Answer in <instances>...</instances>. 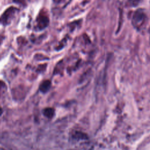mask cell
I'll list each match as a JSON object with an SVG mask.
<instances>
[{
	"label": "cell",
	"instance_id": "cell-1",
	"mask_svg": "<svg viewBox=\"0 0 150 150\" xmlns=\"http://www.w3.org/2000/svg\"><path fill=\"white\" fill-rule=\"evenodd\" d=\"M16 10H17L16 8H15L13 6L9 8L2 15L0 21L3 23H6L8 21H9V20L14 15Z\"/></svg>",
	"mask_w": 150,
	"mask_h": 150
},
{
	"label": "cell",
	"instance_id": "cell-2",
	"mask_svg": "<svg viewBox=\"0 0 150 150\" xmlns=\"http://www.w3.org/2000/svg\"><path fill=\"white\" fill-rule=\"evenodd\" d=\"M145 18V15L143 12L141 11H137L133 17V22L136 24V25H138L139 24L142 23L143 21L144 20Z\"/></svg>",
	"mask_w": 150,
	"mask_h": 150
},
{
	"label": "cell",
	"instance_id": "cell-3",
	"mask_svg": "<svg viewBox=\"0 0 150 150\" xmlns=\"http://www.w3.org/2000/svg\"><path fill=\"white\" fill-rule=\"evenodd\" d=\"M48 23V18L46 16H40L38 19V25L40 27H45Z\"/></svg>",
	"mask_w": 150,
	"mask_h": 150
},
{
	"label": "cell",
	"instance_id": "cell-4",
	"mask_svg": "<svg viewBox=\"0 0 150 150\" xmlns=\"http://www.w3.org/2000/svg\"><path fill=\"white\" fill-rule=\"evenodd\" d=\"M141 0H131L130 1V4L131 5H138L139 2Z\"/></svg>",
	"mask_w": 150,
	"mask_h": 150
},
{
	"label": "cell",
	"instance_id": "cell-5",
	"mask_svg": "<svg viewBox=\"0 0 150 150\" xmlns=\"http://www.w3.org/2000/svg\"><path fill=\"white\" fill-rule=\"evenodd\" d=\"M55 2H61V1H63V0H54Z\"/></svg>",
	"mask_w": 150,
	"mask_h": 150
}]
</instances>
